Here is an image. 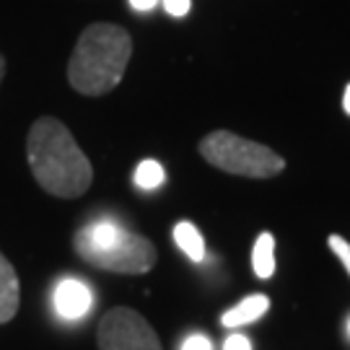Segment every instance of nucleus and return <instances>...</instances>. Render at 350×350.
<instances>
[{
	"label": "nucleus",
	"instance_id": "obj_9",
	"mask_svg": "<svg viewBox=\"0 0 350 350\" xmlns=\"http://www.w3.org/2000/svg\"><path fill=\"white\" fill-rule=\"evenodd\" d=\"M252 270L260 280L275 275V237L270 231H262L257 241H254V250H252Z\"/></svg>",
	"mask_w": 350,
	"mask_h": 350
},
{
	"label": "nucleus",
	"instance_id": "obj_6",
	"mask_svg": "<svg viewBox=\"0 0 350 350\" xmlns=\"http://www.w3.org/2000/svg\"><path fill=\"white\" fill-rule=\"evenodd\" d=\"M52 304H55V312L65 322H75V319H83L91 306H94V293L91 288L78 280V278H65L57 283L55 293H52Z\"/></svg>",
	"mask_w": 350,
	"mask_h": 350
},
{
	"label": "nucleus",
	"instance_id": "obj_17",
	"mask_svg": "<svg viewBox=\"0 0 350 350\" xmlns=\"http://www.w3.org/2000/svg\"><path fill=\"white\" fill-rule=\"evenodd\" d=\"M342 109L350 114V83L345 86V94H342Z\"/></svg>",
	"mask_w": 350,
	"mask_h": 350
},
{
	"label": "nucleus",
	"instance_id": "obj_8",
	"mask_svg": "<svg viewBox=\"0 0 350 350\" xmlns=\"http://www.w3.org/2000/svg\"><path fill=\"white\" fill-rule=\"evenodd\" d=\"M270 312V299L265 293H254V296H247L241 299L237 306H231L228 312H224L221 317V325L224 327H241V325H252L257 322L260 317Z\"/></svg>",
	"mask_w": 350,
	"mask_h": 350
},
{
	"label": "nucleus",
	"instance_id": "obj_18",
	"mask_svg": "<svg viewBox=\"0 0 350 350\" xmlns=\"http://www.w3.org/2000/svg\"><path fill=\"white\" fill-rule=\"evenodd\" d=\"M3 75H5V57H3V52H0V83H3Z\"/></svg>",
	"mask_w": 350,
	"mask_h": 350
},
{
	"label": "nucleus",
	"instance_id": "obj_19",
	"mask_svg": "<svg viewBox=\"0 0 350 350\" xmlns=\"http://www.w3.org/2000/svg\"><path fill=\"white\" fill-rule=\"evenodd\" d=\"M348 332H350V322H348Z\"/></svg>",
	"mask_w": 350,
	"mask_h": 350
},
{
	"label": "nucleus",
	"instance_id": "obj_12",
	"mask_svg": "<svg viewBox=\"0 0 350 350\" xmlns=\"http://www.w3.org/2000/svg\"><path fill=\"white\" fill-rule=\"evenodd\" d=\"M327 247L335 252V257L342 262V267L348 270V275H350V241H348V239L332 234V237H327Z\"/></svg>",
	"mask_w": 350,
	"mask_h": 350
},
{
	"label": "nucleus",
	"instance_id": "obj_4",
	"mask_svg": "<svg viewBox=\"0 0 350 350\" xmlns=\"http://www.w3.org/2000/svg\"><path fill=\"white\" fill-rule=\"evenodd\" d=\"M198 150L215 169L237 176H250V179H267L286 169L283 156H278L273 148L241 138L228 130H213L211 135L200 140Z\"/></svg>",
	"mask_w": 350,
	"mask_h": 350
},
{
	"label": "nucleus",
	"instance_id": "obj_10",
	"mask_svg": "<svg viewBox=\"0 0 350 350\" xmlns=\"http://www.w3.org/2000/svg\"><path fill=\"white\" fill-rule=\"evenodd\" d=\"M174 244L187 254L192 262H202L205 260V239L198 231V226L189 221H179L174 226Z\"/></svg>",
	"mask_w": 350,
	"mask_h": 350
},
{
	"label": "nucleus",
	"instance_id": "obj_11",
	"mask_svg": "<svg viewBox=\"0 0 350 350\" xmlns=\"http://www.w3.org/2000/svg\"><path fill=\"white\" fill-rule=\"evenodd\" d=\"M163 179H166V172H163L161 163L153 161V159H146V161L138 163V169H135V185H138L140 189L161 187Z\"/></svg>",
	"mask_w": 350,
	"mask_h": 350
},
{
	"label": "nucleus",
	"instance_id": "obj_7",
	"mask_svg": "<svg viewBox=\"0 0 350 350\" xmlns=\"http://www.w3.org/2000/svg\"><path fill=\"white\" fill-rule=\"evenodd\" d=\"M21 306V280L11 260L0 252V325H8Z\"/></svg>",
	"mask_w": 350,
	"mask_h": 350
},
{
	"label": "nucleus",
	"instance_id": "obj_3",
	"mask_svg": "<svg viewBox=\"0 0 350 350\" xmlns=\"http://www.w3.org/2000/svg\"><path fill=\"white\" fill-rule=\"evenodd\" d=\"M78 257L91 267L120 275H143L159 260L150 239L133 234L114 221H94L83 226L73 241Z\"/></svg>",
	"mask_w": 350,
	"mask_h": 350
},
{
	"label": "nucleus",
	"instance_id": "obj_15",
	"mask_svg": "<svg viewBox=\"0 0 350 350\" xmlns=\"http://www.w3.org/2000/svg\"><path fill=\"white\" fill-rule=\"evenodd\" d=\"M224 350H252V340L244 335H228L224 342Z\"/></svg>",
	"mask_w": 350,
	"mask_h": 350
},
{
	"label": "nucleus",
	"instance_id": "obj_16",
	"mask_svg": "<svg viewBox=\"0 0 350 350\" xmlns=\"http://www.w3.org/2000/svg\"><path fill=\"white\" fill-rule=\"evenodd\" d=\"M159 3H161V0H130V5H133L135 11H140V13H143V11H153Z\"/></svg>",
	"mask_w": 350,
	"mask_h": 350
},
{
	"label": "nucleus",
	"instance_id": "obj_14",
	"mask_svg": "<svg viewBox=\"0 0 350 350\" xmlns=\"http://www.w3.org/2000/svg\"><path fill=\"white\" fill-rule=\"evenodd\" d=\"M182 350H213V342L208 335H189L182 342Z\"/></svg>",
	"mask_w": 350,
	"mask_h": 350
},
{
	"label": "nucleus",
	"instance_id": "obj_13",
	"mask_svg": "<svg viewBox=\"0 0 350 350\" xmlns=\"http://www.w3.org/2000/svg\"><path fill=\"white\" fill-rule=\"evenodd\" d=\"M161 3H163V11L169 13V16H174V18L187 16L189 8H192V0H161Z\"/></svg>",
	"mask_w": 350,
	"mask_h": 350
},
{
	"label": "nucleus",
	"instance_id": "obj_2",
	"mask_svg": "<svg viewBox=\"0 0 350 350\" xmlns=\"http://www.w3.org/2000/svg\"><path fill=\"white\" fill-rule=\"evenodd\" d=\"M133 57V37L117 24H91L81 31L68 63V83L83 96H104L120 86Z\"/></svg>",
	"mask_w": 350,
	"mask_h": 350
},
{
	"label": "nucleus",
	"instance_id": "obj_5",
	"mask_svg": "<svg viewBox=\"0 0 350 350\" xmlns=\"http://www.w3.org/2000/svg\"><path fill=\"white\" fill-rule=\"evenodd\" d=\"M99 350H161V340L148 319L127 306H114L96 329Z\"/></svg>",
	"mask_w": 350,
	"mask_h": 350
},
{
	"label": "nucleus",
	"instance_id": "obj_1",
	"mask_svg": "<svg viewBox=\"0 0 350 350\" xmlns=\"http://www.w3.org/2000/svg\"><path fill=\"white\" fill-rule=\"evenodd\" d=\"M26 159L37 185L52 198L73 200L86 195L94 166L73 133L55 117H39L26 135Z\"/></svg>",
	"mask_w": 350,
	"mask_h": 350
}]
</instances>
